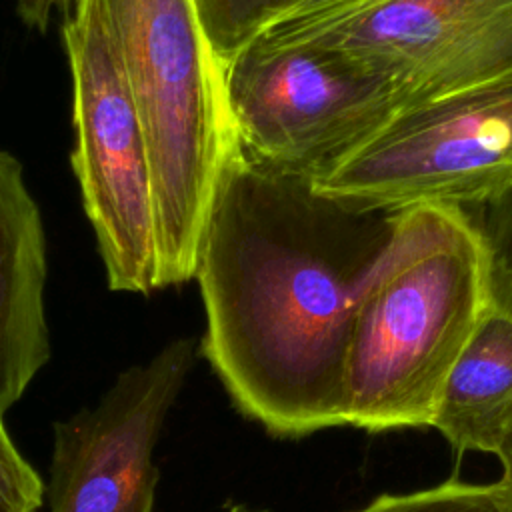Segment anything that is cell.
Masks as SVG:
<instances>
[{
	"instance_id": "cell-8",
	"label": "cell",
	"mask_w": 512,
	"mask_h": 512,
	"mask_svg": "<svg viewBox=\"0 0 512 512\" xmlns=\"http://www.w3.org/2000/svg\"><path fill=\"white\" fill-rule=\"evenodd\" d=\"M194 356V338H176L122 370L96 406L54 422L50 512H154V448Z\"/></svg>"
},
{
	"instance_id": "cell-16",
	"label": "cell",
	"mask_w": 512,
	"mask_h": 512,
	"mask_svg": "<svg viewBox=\"0 0 512 512\" xmlns=\"http://www.w3.org/2000/svg\"><path fill=\"white\" fill-rule=\"evenodd\" d=\"M498 458H500V462H502V470H504L502 478H504L506 482H510V484H512V444H508V446L498 454Z\"/></svg>"
},
{
	"instance_id": "cell-3",
	"label": "cell",
	"mask_w": 512,
	"mask_h": 512,
	"mask_svg": "<svg viewBox=\"0 0 512 512\" xmlns=\"http://www.w3.org/2000/svg\"><path fill=\"white\" fill-rule=\"evenodd\" d=\"M154 170L160 290L194 280L202 230L238 140L196 0H100Z\"/></svg>"
},
{
	"instance_id": "cell-6",
	"label": "cell",
	"mask_w": 512,
	"mask_h": 512,
	"mask_svg": "<svg viewBox=\"0 0 512 512\" xmlns=\"http://www.w3.org/2000/svg\"><path fill=\"white\" fill-rule=\"evenodd\" d=\"M306 180L350 214L502 200L512 192V82L398 120Z\"/></svg>"
},
{
	"instance_id": "cell-15",
	"label": "cell",
	"mask_w": 512,
	"mask_h": 512,
	"mask_svg": "<svg viewBox=\"0 0 512 512\" xmlns=\"http://www.w3.org/2000/svg\"><path fill=\"white\" fill-rule=\"evenodd\" d=\"M496 306L512 316V264L496 266Z\"/></svg>"
},
{
	"instance_id": "cell-10",
	"label": "cell",
	"mask_w": 512,
	"mask_h": 512,
	"mask_svg": "<svg viewBox=\"0 0 512 512\" xmlns=\"http://www.w3.org/2000/svg\"><path fill=\"white\" fill-rule=\"evenodd\" d=\"M458 452L512 444V316L486 312L452 366L430 422Z\"/></svg>"
},
{
	"instance_id": "cell-2",
	"label": "cell",
	"mask_w": 512,
	"mask_h": 512,
	"mask_svg": "<svg viewBox=\"0 0 512 512\" xmlns=\"http://www.w3.org/2000/svg\"><path fill=\"white\" fill-rule=\"evenodd\" d=\"M358 272L344 370V424L372 432L430 426L444 382L490 308L496 256L452 206L390 214Z\"/></svg>"
},
{
	"instance_id": "cell-1",
	"label": "cell",
	"mask_w": 512,
	"mask_h": 512,
	"mask_svg": "<svg viewBox=\"0 0 512 512\" xmlns=\"http://www.w3.org/2000/svg\"><path fill=\"white\" fill-rule=\"evenodd\" d=\"M328 208L306 176L236 146L198 246L200 352L234 408L276 438L344 424L362 264L348 268L328 252Z\"/></svg>"
},
{
	"instance_id": "cell-7",
	"label": "cell",
	"mask_w": 512,
	"mask_h": 512,
	"mask_svg": "<svg viewBox=\"0 0 512 512\" xmlns=\"http://www.w3.org/2000/svg\"><path fill=\"white\" fill-rule=\"evenodd\" d=\"M238 146L258 162L312 176L386 118L384 88L334 56L252 42L224 68Z\"/></svg>"
},
{
	"instance_id": "cell-11",
	"label": "cell",
	"mask_w": 512,
	"mask_h": 512,
	"mask_svg": "<svg viewBox=\"0 0 512 512\" xmlns=\"http://www.w3.org/2000/svg\"><path fill=\"white\" fill-rule=\"evenodd\" d=\"M302 0H196L208 40L226 68L274 22Z\"/></svg>"
},
{
	"instance_id": "cell-9",
	"label": "cell",
	"mask_w": 512,
	"mask_h": 512,
	"mask_svg": "<svg viewBox=\"0 0 512 512\" xmlns=\"http://www.w3.org/2000/svg\"><path fill=\"white\" fill-rule=\"evenodd\" d=\"M46 234L16 156L0 150V416L50 358Z\"/></svg>"
},
{
	"instance_id": "cell-12",
	"label": "cell",
	"mask_w": 512,
	"mask_h": 512,
	"mask_svg": "<svg viewBox=\"0 0 512 512\" xmlns=\"http://www.w3.org/2000/svg\"><path fill=\"white\" fill-rule=\"evenodd\" d=\"M356 512H512V484H468L456 478L410 494H382Z\"/></svg>"
},
{
	"instance_id": "cell-14",
	"label": "cell",
	"mask_w": 512,
	"mask_h": 512,
	"mask_svg": "<svg viewBox=\"0 0 512 512\" xmlns=\"http://www.w3.org/2000/svg\"><path fill=\"white\" fill-rule=\"evenodd\" d=\"M80 0H16V12L24 26L46 32L52 12H74Z\"/></svg>"
},
{
	"instance_id": "cell-13",
	"label": "cell",
	"mask_w": 512,
	"mask_h": 512,
	"mask_svg": "<svg viewBox=\"0 0 512 512\" xmlns=\"http://www.w3.org/2000/svg\"><path fill=\"white\" fill-rule=\"evenodd\" d=\"M46 484L14 444L0 416V512H38Z\"/></svg>"
},
{
	"instance_id": "cell-17",
	"label": "cell",
	"mask_w": 512,
	"mask_h": 512,
	"mask_svg": "<svg viewBox=\"0 0 512 512\" xmlns=\"http://www.w3.org/2000/svg\"><path fill=\"white\" fill-rule=\"evenodd\" d=\"M230 512H266V510H254V508H246V506H238V508H232Z\"/></svg>"
},
{
	"instance_id": "cell-4",
	"label": "cell",
	"mask_w": 512,
	"mask_h": 512,
	"mask_svg": "<svg viewBox=\"0 0 512 512\" xmlns=\"http://www.w3.org/2000/svg\"><path fill=\"white\" fill-rule=\"evenodd\" d=\"M254 42L320 50L376 80L382 130L510 84L512 0H302Z\"/></svg>"
},
{
	"instance_id": "cell-5",
	"label": "cell",
	"mask_w": 512,
	"mask_h": 512,
	"mask_svg": "<svg viewBox=\"0 0 512 512\" xmlns=\"http://www.w3.org/2000/svg\"><path fill=\"white\" fill-rule=\"evenodd\" d=\"M72 76V170L114 292L150 294L158 280V212L146 130L100 0L62 24Z\"/></svg>"
}]
</instances>
